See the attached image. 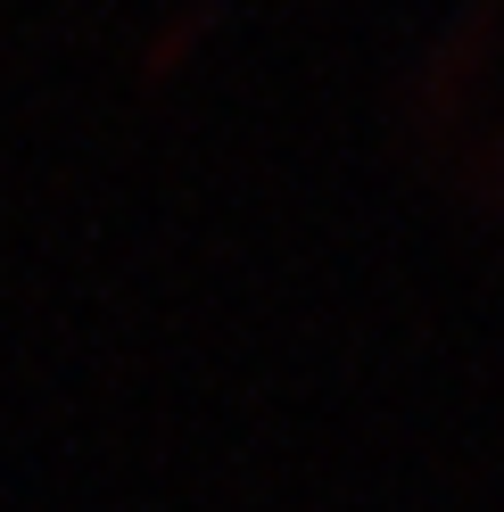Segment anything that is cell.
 Segmentation results:
<instances>
[{"label":"cell","instance_id":"6da1fadb","mask_svg":"<svg viewBox=\"0 0 504 512\" xmlns=\"http://www.w3.org/2000/svg\"><path fill=\"white\" fill-rule=\"evenodd\" d=\"M496 34H504V0H471L447 34H438V50L422 58V83H414V116H422V124H455V116L471 108Z\"/></svg>","mask_w":504,"mask_h":512},{"label":"cell","instance_id":"3957f363","mask_svg":"<svg viewBox=\"0 0 504 512\" xmlns=\"http://www.w3.org/2000/svg\"><path fill=\"white\" fill-rule=\"evenodd\" d=\"M488 190H496V199H504V157H496V174H488Z\"/></svg>","mask_w":504,"mask_h":512},{"label":"cell","instance_id":"7a4b0ae2","mask_svg":"<svg viewBox=\"0 0 504 512\" xmlns=\"http://www.w3.org/2000/svg\"><path fill=\"white\" fill-rule=\"evenodd\" d=\"M215 25H224V0H191V9H182V17L166 25V34H157V42L141 50V75H149V83H174L182 67H191V50L215 34Z\"/></svg>","mask_w":504,"mask_h":512}]
</instances>
